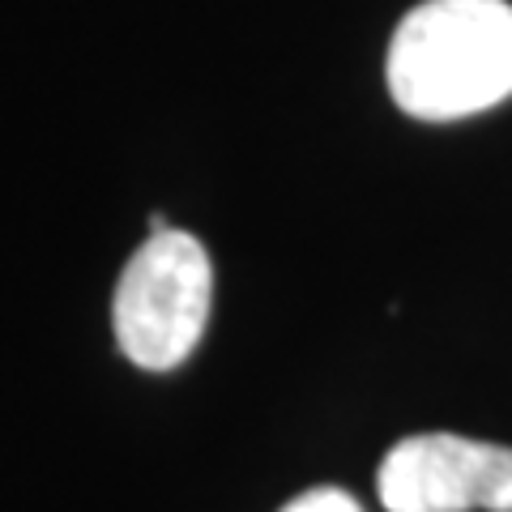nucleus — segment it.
<instances>
[{
    "label": "nucleus",
    "instance_id": "1",
    "mask_svg": "<svg viewBox=\"0 0 512 512\" xmlns=\"http://www.w3.org/2000/svg\"><path fill=\"white\" fill-rule=\"evenodd\" d=\"M389 94L414 120H466L512 94L508 0H423L393 30Z\"/></svg>",
    "mask_w": 512,
    "mask_h": 512
},
{
    "label": "nucleus",
    "instance_id": "2",
    "mask_svg": "<svg viewBox=\"0 0 512 512\" xmlns=\"http://www.w3.org/2000/svg\"><path fill=\"white\" fill-rule=\"evenodd\" d=\"M214 303V265L188 231H154L116 282L111 325L128 359L171 372L197 350Z\"/></svg>",
    "mask_w": 512,
    "mask_h": 512
},
{
    "label": "nucleus",
    "instance_id": "3",
    "mask_svg": "<svg viewBox=\"0 0 512 512\" xmlns=\"http://www.w3.org/2000/svg\"><path fill=\"white\" fill-rule=\"evenodd\" d=\"M376 495L389 512H512V448L453 431L406 436L384 453Z\"/></svg>",
    "mask_w": 512,
    "mask_h": 512
},
{
    "label": "nucleus",
    "instance_id": "4",
    "mask_svg": "<svg viewBox=\"0 0 512 512\" xmlns=\"http://www.w3.org/2000/svg\"><path fill=\"white\" fill-rule=\"evenodd\" d=\"M282 512H363V504L342 487H312V491L295 495Z\"/></svg>",
    "mask_w": 512,
    "mask_h": 512
}]
</instances>
